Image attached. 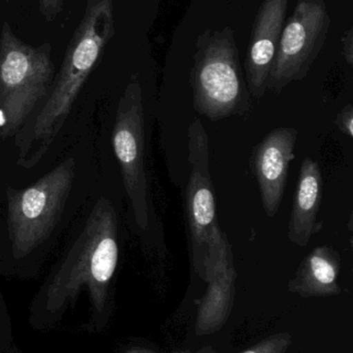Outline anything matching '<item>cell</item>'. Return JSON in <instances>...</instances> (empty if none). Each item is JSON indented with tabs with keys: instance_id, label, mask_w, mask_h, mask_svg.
Instances as JSON below:
<instances>
[{
	"instance_id": "6da1fadb",
	"label": "cell",
	"mask_w": 353,
	"mask_h": 353,
	"mask_svg": "<svg viewBox=\"0 0 353 353\" xmlns=\"http://www.w3.org/2000/svg\"><path fill=\"white\" fill-rule=\"evenodd\" d=\"M115 33L113 0H87L84 14L66 47L49 97L35 118L30 138L21 149L20 165L32 167L45 154Z\"/></svg>"
},
{
	"instance_id": "7a4b0ae2",
	"label": "cell",
	"mask_w": 353,
	"mask_h": 353,
	"mask_svg": "<svg viewBox=\"0 0 353 353\" xmlns=\"http://www.w3.org/2000/svg\"><path fill=\"white\" fill-rule=\"evenodd\" d=\"M117 215L113 205L102 197L89 214L48 288L46 308L60 310L86 288L95 311L101 312L118 263Z\"/></svg>"
},
{
	"instance_id": "5b68a950",
	"label": "cell",
	"mask_w": 353,
	"mask_h": 353,
	"mask_svg": "<svg viewBox=\"0 0 353 353\" xmlns=\"http://www.w3.org/2000/svg\"><path fill=\"white\" fill-rule=\"evenodd\" d=\"M75 168L74 159H68L31 186L8 190V236L17 259L43 244L57 225L72 189Z\"/></svg>"
},
{
	"instance_id": "4fadbf2b",
	"label": "cell",
	"mask_w": 353,
	"mask_h": 353,
	"mask_svg": "<svg viewBox=\"0 0 353 353\" xmlns=\"http://www.w3.org/2000/svg\"><path fill=\"white\" fill-rule=\"evenodd\" d=\"M39 12L48 22L55 20L64 10L66 0H37Z\"/></svg>"
},
{
	"instance_id": "30bf717a",
	"label": "cell",
	"mask_w": 353,
	"mask_h": 353,
	"mask_svg": "<svg viewBox=\"0 0 353 353\" xmlns=\"http://www.w3.org/2000/svg\"><path fill=\"white\" fill-rule=\"evenodd\" d=\"M288 1L265 0L253 22L245 68L249 92L256 99L267 91L269 72L287 17Z\"/></svg>"
},
{
	"instance_id": "8fae6325",
	"label": "cell",
	"mask_w": 353,
	"mask_h": 353,
	"mask_svg": "<svg viewBox=\"0 0 353 353\" xmlns=\"http://www.w3.org/2000/svg\"><path fill=\"white\" fill-rule=\"evenodd\" d=\"M323 187V174L318 163L306 157L300 165L288 224V240L298 246L306 247L311 238L323 230V222L317 221Z\"/></svg>"
},
{
	"instance_id": "3957f363",
	"label": "cell",
	"mask_w": 353,
	"mask_h": 353,
	"mask_svg": "<svg viewBox=\"0 0 353 353\" xmlns=\"http://www.w3.org/2000/svg\"><path fill=\"white\" fill-rule=\"evenodd\" d=\"M190 84L195 111L211 121L244 115L250 110V92L231 27L205 29L198 35Z\"/></svg>"
},
{
	"instance_id": "277c9868",
	"label": "cell",
	"mask_w": 353,
	"mask_h": 353,
	"mask_svg": "<svg viewBox=\"0 0 353 353\" xmlns=\"http://www.w3.org/2000/svg\"><path fill=\"white\" fill-rule=\"evenodd\" d=\"M55 79L52 46H31L8 22L0 35V134L12 137L35 105L47 97Z\"/></svg>"
},
{
	"instance_id": "2e32d148",
	"label": "cell",
	"mask_w": 353,
	"mask_h": 353,
	"mask_svg": "<svg viewBox=\"0 0 353 353\" xmlns=\"http://www.w3.org/2000/svg\"><path fill=\"white\" fill-rule=\"evenodd\" d=\"M342 45H343V55L346 62L350 66L353 65V28L350 27L345 34L342 37Z\"/></svg>"
},
{
	"instance_id": "e0dca14e",
	"label": "cell",
	"mask_w": 353,
	"mask_h": 353,
	"mask_svg": "<svg viewBox=\"0 0 353 353\" xmlns=\"http://www.w3.org/2000/svg\"></svg>"
},
{
	"instance_id": "9c48e42d",
	"label": "cell",
	"mask_w": 353,
	"mask_h": 353,
	"mask_svg": "<svg viewBox=\"0 0 353 353\" xmlns=\"http://www.w3.org/2000/svg\"><path fill=\"white\" fill-rule=\"evenodd\" d=\"M298 136L296 128H276L253 150L251 165L258 182L263 209L269 218L275 217L281 205L289 165L296 159Z\"/></svg>"
},
{
	"instance_id": "7c38bea8",
	"label": "cell",
	"mask_w": 353,
	"mask_h": 353,
	"mask_svg": "<svg viewBox=\"0 0 353 353\" xmlns=\"http://www.w3.org/2000/svg\"><path fill=\"white\" fill-rule=\"evenodd\" d=\"M339 268L338 251L327 245L316 247L303 261L296 283L306 292H332Z\"/></svg>"
},
{
	"instance_id": "5bb4252c",
	"label": "cell",
	"mask_w": 353,
	"mask_h": 353,
	"mask_svg": "<svg viewBox=\"0 0 353 353\" xmlns=\"http://www.w3.org/2000/svg\"><path fill=\"white\" fill-rule=\"evenodd\" d=\"M335 123L342 134L350 137V138H353V108L352 105H347L342 109L339 115L336 117Z\"/></svg>"
},
{
	"instance_id": "9a60e30c",
	"label": "cell",
	"mask_w": 353,
	"mask_h": 353,
	"mask_svg": "<svg viewBox=\"0 0 353 353\" xmlns=\"http://www.w3.org/2000/svg\"><path fill=\"white\" fill-rule=\"evenodd\" d=\"M286 345H287V340L280 338V339L263 342L260 345L244 353H281Z\"/></svg>"
},
{
	"instance_id": "8992f818",
	"label": "cell",
	"mask_w": 353,
	"mask_h": 353,
	"mask_svg": "<svg viewBox=\"0 0 353 353\" xmlns=\"http://www.w3.org/2000/svg\"><path fill=\"white\" fill-rule=\"evenodd\" d=\"M330 28L331 16L325 0H298L284 23L267 90L278 94L306 78L327 43Z\"/></svg>"
},
{
	"instance_id": "ba28073f",
	"label": "cell",
	"mask_w": 353,
	"mask_h": 353,
	"mask_svg": "<svg viewBox=\"0 0 353 353\" xmlns=\"http://www.w3.org/2000/svg\"><path fill=\"white\" fill-rule=\"evenodd\" d=\"M190 179L187 187V216L195 268L207 277L209 243L221 230L216 213L215 193L209 165V137L202 122L195 119L188 130Z\"/></svg>"
},
{
	"instance_id": "52a82bcc",
	"label": "cell",
	"mask_w": 353,
	"mask_h": 353,
	"mask_svg": "<svg viewBox=\"0 0 353 353\" xmlns=\"http://www.w3.org/2000/svg\"><path fill=\"white\" fill-rule=\"evenodd\" d=\"M145 138L142 88L134 79L128 83L118 103L112 144L135 220L141 230H146L149 220Z\"/></svg>"
}]
</instances>
